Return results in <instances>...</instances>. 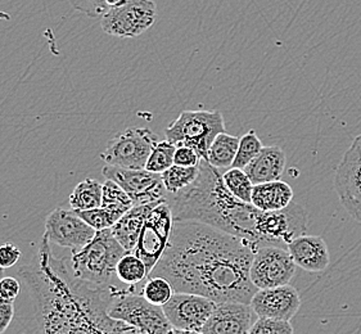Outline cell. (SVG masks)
<instances>
[{"label":"cell","mask_w":361,"mask_h":334,"mask_svg":"<svg viewBox=\"0 0 361 334\" xmlns=\"http://www.w3.org/2000/svg\"><path fill=\"white\" fill-rule=\"evenodd\" d=\"M126 252L111 228L98 230L87 246L73 251V276L89 283L111 285L117 279V264Z\"/></svg>","instance_id":"obj_4"},{"label":"cell","mask_w":361,"mask_h":334,"mask_svg":"<svg viewBox=\"0 0 361 334\" xmlns=\"http://www.w3.org/2000/svg\"><path fill=\"white\" fill-rule=\"evenodd\" d=\"M67 1L73 6V9L92 18L104 16L109 11V8L106 6L103 0H67Z\"/></svg>","instance_id":"obj_33"},{"label":"cell","mask_w":361,"mask_h":334,"mask_svg":"<svg viewBox=\"0 0 361 334\" xmlns=\"http://www.w3.org/2000/svg\"><path fill=\"white\" fill-rule=\"evenodd\" d=\"M334 189L348 215L361 223V135L354 139L336 168Z\"/></svg>","instance_id":"obj_14"},{"label":"cell","mask_w":361,"mask_h":334,"mask_svg":"<svg viewBox=\"0 0 361 334\" xmlns=\"http://www.w3.org/2000/svg\"><path fill=\"white\" fill-rule=\"evenodd\" d=\"M116 274L121 283L137 285L148 278V270L140 257L133 252H126L117 264Z\"/></svg>","instance_id":"obj_25"},{"label":"cell","mask_w":361,"mask_h":334,"mask_svg":"<svg viewBox=\"0 0 361 334\" xmlns=\"http://www.w3.org/2000/svg\"><path fill=\"white\" fill-rule=\"evenodd\" d=\"M22 252L20 248L13 243L8 242L0 246V266L3 269H9L15 266L18 260L21 259Z\"/></svg>","instance_id":"obj_35"},{"label":"cell","mask_w":361,"mask_h":334,"mask_svg":"<svg viewBox=\"0 0 361 334\" xmlns=\"http://www.w3.org/2000/svg\"><path fill=\"white\" fill-rule=\"evenodd\" d=\"M159 137L148 128H129L109 140L101 159L111 166L145 168Z\"/></svg>","instance_id":"obj_8"},{"label":"cell","mask_w":361,"mask_h":334,"mask_svg":"<svg viewBox=\"0 0 361 334\" xmlns=\"http://www.w3.org/2000/svg\"><path fill=\"white\" fill-rule=\"evenodd\" d=\"M225 130L224 117L217 109L183 111L173 124L167 126L165 137L176 147L193 148L202 160L207 161L211 143L217 134Z\"/></svg>","instance_id":"obj_6"},{"label":"cell","mask_w":361,"mask_h":334,"mask_svg":"<svg viewBox=\"0 0 361 334\" xmlns=\"http://www.w3.org/2000/svg\"><path fill=\"white\" fill-rule=\"evenodd\" d=\"M200 154L195 152L193 148L187 146L176 147V151L173 154V163L179 166H197L201 162Z\"/></svg>","instance_id":"obj_34"},{"label":"cell","mask_w":361,"mask_h":334,"mask_svg":"<svg viewBox=\"0 0 361 334\" xmlns=\"http://www.w3.org/2000/svg\"><path fill=\"white\" fill-rule=\"evenodd\" d=\"M102 174L109 180L117 183L129 194L134 206L165 201L167 190L162 176L147 168H126V167H103Z\"/></svg>","instance_id":"obj_13"},{"label":"cell","mask_w":361,"mask_h":334,"mask_svg":"<svg viewBox=\"0 0 361 334\" xmlns=\"http://www.w3.org/2000/svg\"><path fill=\"white\" fill-rule=\"evenodd\" d=\"M257 248L204 223L173 221L166 249L148 276L166 278L175 292L250 304L257 292L250 278Z\"/></svg>","instance_id":"obj_1"},{"label":"cell","mask_w":361,"mask_h":334,"mask_svg":"<svg viewBox=\"0 0 361 334\" xmlns=\"http://www.w3.org/2000/svg\"><path fill=\"white\" fill-rule=\"evenodd\" d=\"M21 292V284L12 276H3L0 279V298L15 301Z\"/></svg>","instance_id":"obj_36"},{"label":"cell","mask_w":361,"mask_h":334,"mask_svg":"<svg viewBox=\"0 0 361 334\" xmlns=\"http://www.w3.org/2000/svg\"><path fill=\"white\" fill-rule=\"evenodd\" d=\"M94 228L80 218L76 211L56 209L45 220V233L48 240L59 247L78 251L94 238Z\"/></svg>","instance_id":"obj_15"},{"label":"cell","mask_w":361,"mask_h":334,"mask_svg":"<svg viewBox=\"0 0 361 334\" xmlns=\"http://www.w3.org/2000/svg\"><path fill=\"white\" fill-rule=\"evenodd\" d=\"M80 218L87 221L89 225L94 228L95 230H103L107 228H112L115 225L116 220L109 212L104 210L103 207H97L93 210L76 211Z\"/></svg>","instance_id":"obj_32"},{"label":"cell","mask_w":361,"mask_h":334,"mask_svg":"<svg viewBox=\"0 0 361 334\" xmlns=\"http://www.w3.org/2000/svg\"><path fill=\"white\" fill-rule=\"evenodd\" d=\"M251 304L237 301L216 302L203 327L202 334H247L257 320Z\"/></svg>","instance_id":"obj_16"},{"label":"cell","mask_w":361,"mask_h":334,"mask_svg":"<svg viewBox=\"0 0 361 334\" xmlns=\"http://www.w3.org/2000/svg\"><path fill=\"white\" fill-rule=\"evenodd\" d=\"M142 283L118 290L109 306V315L123 321L137 334L173 333V327L164 313L162 306L151 304L142 295Z\"/></svg>","instance_id":"obj_5"},{"label":"cell","mask_w":361,"mask_h":334,"mask_svg":"<svg viewBox=\"0 0 361 334\" xmlns=\"http://www.w3.org/2000/svg\"><path fill=\"white\" fill-rule=\"evenodd\" d=\"M173 226V211L167 201L159 202L145 218V225L133 254H137L145 261L148 276L165 252Z\"/></svg>","instance_id":"obj_9"},{"label":"cell","mask_w":361,"mask_h":334,"mask_svg":"<svg viewBox=\"0 0 361 334\" xmlns=\"http://www.w3.org/2000/svg\"><path fill=\"white\" fill-rule=\"evenodd\" d=\"M15 316L13 301L0 298V334L4 333Z\"/></svg>","instance_id":"obj_37"},{"label":"cell","mask_w":361,"mask_h":334,"mask_svg":"<svg viewBox=\"0 0 361 334\" xmlns=\"http://www.w3.org/2000/svg\"><path fill=\"white\" fill-rule=\"evenodd\" d=\"M293 190L286 182L261 183L253 185L251 204L261 211L282 210L292 204Z\"/></svg>","instance_id":"obj_21"},{"label":"cell","mask_w":361,"mask_h":334,"mask_svg":"<svg viewBox=\"0 0 361 334\" xmlns=\"http://www.w3.org/2000/svg\"><path fill=\"white\" fill-rule=\"evenodd\" d=\"M238 137L226 132L217 134L216 138L211 143L207 161L216 168H231L238 152Z\"/></svg>","instance_id":"obj_22"},{"label":"cell","mask_w":361,"mask_h":334,"mask_svg":"<svg viewBox=\"0 0 361 334\" xmlns=\"http://www.w3.org/2000/svg\"><path fill=\"white\" fill-rule=\"evenodd\" d=\"M288 251L297 266L309 273H322L331 264V254L324 238L302 234L288 245Z\"/></svg>","instance_id":"obj_18"},{"label":"cell","mask_w":361,"mask_h":334,"mask_svg":"<svg viewBox=\"0 0 361 334\" xmlns=\"http://www.w3.org/2000/svg\"><path fill=\"white\" fill-rule=\"evenodd\" d=\"M198 175H200V165L187 167L173 163V166L169 167L166 171L161 174V176L167 193L175 194L189 187L190 184H193L195 179L198 178Z\"/></svg>","instance_id":"obj_26"},{"label":"cell","mask_w":361,"mask_h":334,"mask_svg":"<svg viewBox=\"0 0 361 334\" xmlns=\"http://www.w3.org/2000/svg\"><path fill=\"white\" fill-rule=\"evenodd\" d=\"M286 153L279 147H264L261 152L253 159L245 171L253 185L261 183L274 182L282 178L286 170Z\"/></svg>","instance_id":"obj_19"},{"label":"cell","mask_w":361,"mask_h":334,"mask_svg":"<svg viewBox=\"0 0 361 334\" xmlns=\"http://www.w3.org/2000/svg\"><path fill=\"white\" fill-rule=\"evenodd\" d=\"M175 293L173 285L164 276H148L145 280L142 295L151 304L164 306Z\"/></svg>","instance_id":"obj_28"},{"label":"cell","mask_w":361,"mask_h":334,"mask_svg":"<svg viewBox=\"0 0 361 334\" xmlns=\"http://www.w3.org/2000/svg\"><path fill=\"white\" fill-rule=\"evenodd\" d=\"M255 313L259 318L292 320L302 305L301 296L290 284L257 290L251 299Z\"/></svg>","instance_id":"obj_17"},{"label":"cell","mask_w":361,"mask_h":334,"mask_svg":"<svg viewBox=\"0 0 361 334\" xmlns=\"http://www.w3.org/2000/svg\"><path fill=\"white\" fill-rule=\"evenodd\" d=\"M4 270H6V269H3V268H1V266H0V279H1V278H3V276H4Z\"/></svg>","instance_id":"obj_38"},{"label":"cell","mask_w":361,"mask_h":334,"mask_svg":"<svg viewBox=\"0 0 361 334\" xmlns=\"http://www.w3.org/2000/svg\"><path fill=\"white\" fill-rule=\"evenodd\" d=\"M20 276L35 305L37 329L43 333H137L129 324L109 315V306L120 290L81 280L66 260L51 254L44 234L34 264L22 266Z\"/></svg>","instance_id":"obj_2"},{"label":"cell","mask_w":361,"mask_h":334,"mask_svg":"<svg viewBox=\"0 0 361 334\" xmlns=\"http://www.w3.org/2000/svg\"><path fill=\"white\" fill-rule=\"evenodd\" d=\"M296 266L287 248L261 246L253 254L250 278L257 290L281 287L290 283Z\"/></svg>","instance_id":"obj_11"},{"label":"cell","mask_w":361,"mask_h":334,"mask_svg":"<svg viewBox=\"0 0 361 334\" xmlns=\"http://www.w3.org/2000/svg\"><path fill=\"white\" fill-rule=\"evenodd\" d=\"M103 184L87 178L80 182L70 196V206L75 211L93 210L102 206Z\"/></svg>","instance_id":"obj_23"},{"label":"cell","mask_w":361,"mask_h":334,"mask_svg":"<svg viewBox=\"0 0 361 334\" xmlns=\"http://www.w3.org/2000/svg\"><path fill=\"white\" fill-rule=\"evenodd\" d=\"M261 246L287 248L292 240L307 232V212L300 204H288L282 210L261 211L256 224Z\"/></svg>","instance_id":"obj_7"},{"label":"cell","mask_w":361,"mask_h":334,"mask_svg":"<svg viewBox=\"0 0 361 334\" xmlns=\"http://www.w3.org/2000/svg\"><path fill=\"white\" fill-rule=\"evenodd\" d=\"M173 221H200L260 247L256 224L261 210L239 199L225 185L220 170L209 161L200 162L193 184L175 194H167Z\"/></svg>","instance_id":"obj_3"},{"label":"cell","mask_w":361,"mask_h":334,"mask_svg":"<svg viewBox=\"0 0 361 334\" xmlns=\"http://www.w3.org/2000/svg\"><path fill=\"white\" fill-rule=\"evenodd\" d=\"M175 151H176V146L171 142H169L167 139L159 142L149 154L145 168L152 173L162 174L169 167L173 166Z\"/></svg>","instance_id":"obj_29"},{"label":"cell","mask_w":361,"mask_h":334,"mask_svg":"<svg viewBox=\"0 0 361 334\" xmlns=\"http://www.w3.org/2000/svg\"><path fill=\"white\" fill-rule=\"evenodd\" d=\"M264 148L262 142L256 134V131L250 130L245 134L242 138L239 139L238 152L235 156V160L233 162V166L243 168L251 162V161L261 152Z\"/></svg>","instance_id":"obj_30"},{"label":"cell","mask_w":361,"mask_h":334,"mask_svg":"<svg viewBox=\"0 0 361 334\" xmlns=\"http://www.w3.org/2000/svg\"><path fill=\"white\" fill-rule=\"evenodd\" d=\"M295 329L289 320L257 318L251 328V334H292Z\"/></svg>","instance_id":"obj_31"},{"label":"cell","mask_w":361,"mask_h":334,"mask_svg":"<svg viewBox=\"0 0 361 334\" xmlns=\"http://www.w3.org/2000/svg\"><path fill=\"white\" fill-rule=\"evenodd\" d=\"M225 185L231 190L234 196L251 204L252 201L253 183L248 178L246 171L238 167H231L224 175Z\"/></svg>","instance_id":"obj_27"},{"label":"cell","mask_w":361,"mask_h":334,"mask_svg":"<svg viewBox=\"0 0 361 334\" xmlns=\"http://www.w3.org/2000/svg\"><path fill=\"white\" fill-rule=\"evenodd\" d=\"M134 206L129 194L117 183L107 179L103 184L102 207L109 212L116 223Z\"/></svg>","instance_id":"obj_24"},{"label":"cell","mask_w":361,"mask_h":334,"mask_svg":"<svg viewBox=\"0 0 361 334\" xmlns=\"http://www.w3.org/2000/svg\"><path fill=\"white\" fill-rule=\"evenodd\" d=\"M215 301L195 293L175 292L162 306L173 333H202L215 307Z\"/></svg>","instance_id":"obj_12"},{"label":"cell","mask_w":361,"mask_h":334,"mask_svg":"<svg viewBox=\"0 0 361 334\" xmlns=\"http://www.w3.org/2000/svg\"><path fill=\"white\" fill-rule=\"evenodd\" d=\"M157 16L153 0H125L102 18V29L116 37H137L152 27Z\"/></svg>","instance_id":"obj_10"},{"label":"cell","mask_w":361,"mask_h":334,"mask_svg":"<svg viewBox=\"0 0 361 334\" xmlns=\"http://www.w3.org/2000/svg\"><path fill=\"white\" fill-rule=\"evenodd\" d=\"M166 201V199H165ZM162 201L152 204H137L133 206L123 218H120L115 225L111 228L116 240H118L128 252H133L137 246L140 232L145 225V218H148L149 212Z\"/></svg>","instance_id":"obj_20"}]
</instances>
